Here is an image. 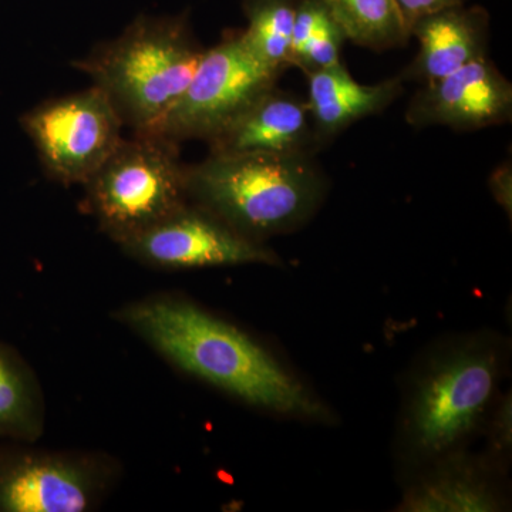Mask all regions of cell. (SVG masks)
I'll use <instances>...</instances> for the list:
<instances>
[{
	"label": "cell",
	"instance_id": "obj_15",
	"mask_svg": "<svg viewBox=\"0 0 512 512\" xmlns=\"http://www.w3.org/2000/svg\"><path fill=\"white\" fill-rule=\"evenodd\" d=\"M299 0H244L248 26L239 33L256 62L281 76L292 66V35Z\"/></svg>",
	"mask_w": 512,
	"mask_h": 512
},
{
	"label": "cell",
	"instance_id": "obj_20",
	"mask_svg": "<svg viewBox=\"0 0 512 512\" xmlns=\"http://www.w3.org/2000/svg\"><path fill=\"white\" fill-rule=\"evenodd\" d=\"M491 194L493 198L498 202V205L503 207V210L507 212L508 217L511 218L512 214V167L511 161H504L503 164L498 165L497 168L491 174L490 181Z\"/></svg>",
	"mask_w": 512,
	"mask_h": 512
},
{
	"label": "cell",
	"instance_id": "obj_11",
	"mask_svg": "<svg viewBox=\"0 0 512 512\" xmlns=\"http://www.w3.org/2000/svg\"><path fill=\"white\" fill-rule=\"evenodd\" d=\"M99 480L92 467L60 456H25L0 473V511L83 512Z\"/></svg>",
	"mask_w": 512,
	"mask_h": 512
},
{
	"label": "cell",
	"instance_id": "obj_2",
	"mask_svg": "<svg viewBox=\"0 0 512 512\" xmlns=\"http://www.w3.org/2000/svg\"><path fill=\"white\" fill-rule=\"evenodd\" d=\"M205 49L187 16H138L72 66L109 97L134 134H157L197 72Z\"/></svg>",
	"mask_w": 512,
	"mask_h": 512
},
{
	"label": "cell",
	"instance_id": "obj_17",
	"mask_svg": "<svg viewBox=\"0 0 512 512\" xmlns=\"http://www.w3.org/2000/svg\"><path fill=\"white\" fill-rule=\"evenodd\" d=\"M39 429L32 383L23 367L0 346V434L33 437Z\"/></svg>",
	"mask_w": 512,
	"mask_h": 512
},
{
	"label": "cell",
	"instance_id": "obj_8",
	"mask_svg": "<svg viewBox=\"0 0 512 512\" xmlns=\"http://www.w3.org/2000/svg\"><path fill=\"white\" fill-rule=\"evenodd\" d=\"M121 247L144 264L173 271L281 264L278 255L261 241L241 234L211 211L188 202Z\"/></svg>",
	"mask_w": 512,
	"mask_h": 512
},
{
	"label": "cell",
	"instance_id": "obj_13",
	"mask_svg": "<svg viewBox=\"0 0 512 512\" xmlns=\"http://www.w3.org/2000/svg\"><path fill=\"white\" fill-rule=\"evenodd\" d=\"M306 76V103L320 146L356 121L382 113L404 92L400 77L372 86L357 83L343 63Z\"/></svg>",
	"mask_w": 512,
	"mask_h": 512
},
{
	"label": "cell",
	"instance_id": "obj_14",
	"mask_svg": "<svg viewBox=\"0 0 512 512\" xmlns=\"http://www.w3.org/2000/svg\"><path fill=\"white\" fill-rule=\"evenodd\" d=\"M498 495L476 464L458 457L414 484L400 504L404 512H490Z\"/></svg>",
	"mask_w": 512,
	"mask_h": 512
},
{
	"label": "cell",
	"instance_id": "obj_9",
	"mask_svg": "<svg viewBox=\"0 0 512 512\" xmlns=\"http://www.w3.org/2000/svg\"><path fill=\"white\" fill-rule=\"evenodd\" d=\"M511 117V83L488 57L421 84L406 111V121L414 128L443 126L457 131L501 126Z\"/></svg>",
	"mask_w": 512,
	"mask_h": 512
},
{
	"label": "cell",
	"instance_id": "obj_16",
	"mask_svg": "<svg viewBox=\"0 0 512 512\" xmlns=\"http://www.w3.org/2000/svg\"><path fill=\"white\" fill-rule=\"evenodd\" d=\"M346 39L370 50L393 49L410 39L396 0H320Z\"/></svg>",
	"mask_w": 512,
	"mask_h": 512
},
{
	"label": "cell",
	"instance_id": "obj_3",
	"mask_svg": "<svg viewBox=\"0 0 512 512\" xmlns=\"http://www.w3.org/2000/svg\"><path fill=\"white\" fill-rule=\"evenodd\" d=\"M312 157L210 153L187 167L188 200L256 241L291 231L325 197Z\"/></svg>",
	"mask_w": 512,
	"mask_h": 512
},
{
	"label": "cell",
	"instance_id": "obj_6",
	"mask_svg": "<svg viewBox=\"0 0 512 512\" xmlns=\"http://www.w3.org/2000/svg\"><path fill=\"white\" fill-rule=\"evenodd\" d=\"M47 175L86 184L123 141L124 123L99 87L37 104L20 117Z\"/></svg>",
	"mask_w": 512,
	"mask_h": 512
},
{
	"label": "cell",
	"instance_id": "obj_19",
	"mask_svg": "<svg viewBox=\"0 0 512 512\" xmlns=\"http://www.w3.org/2000/svg\"><path fill=\"white\" fill-rule=\"evenodd\" d=\"M466 2L467 0H396V5L404 25L410 33L413 23L423 18V16L431 15V13L439 12V10L453 8V6L464 5Z\"/></svg>",
	"mask_w": 512,
	"mask_h": 512
},
{
	"label": "cell",
	"instance_id": "obj_5",
	"mask_svg": "<svg viewBox=\"0 0 512 512\" xmlns=\"http://www.w3.org/2000/svg\"><path fill=\"white\" fill-rule=\"evenodd\" d=\"M500 376V356L468 345L441 356L421 377L407 416V440L416 456L446 454L476 429Z\"/></svg>",
	"mask_w": 512,
	"mask_h": 512
},
{
	"label": "cell",
	"instance_id": "obj_10",
	"mask_svg": "<svg viewBox=\"0 0 512 512\" xmlns=\"http://www.w3.org/2000/svg\"><path fill=\"white\" fill-rule=\"evenodd\" d=\"M208 144L212 154L271 156H313L322 147L308 103L276 86Z\"/></svg>",
	"mask_w": 512,
	"mask_h": 512
},
{
	"label": "cell",
	"instance_id": "obj_18",
	"mask_svg": "<svg viewBox=\"0 0 512 512\" xmlns=\"http://www.w3.org/2000/svg\"><path fill=\"white\" fill-rule=\"evenodd\" d=\"M346 36L332 15L319 26L292 55V66L311 74L340 62V50Z\"/></svg>",
	"mask_w": 512,
	"mask_h": 512
},
{
	"label": "cell",
	"instance_id": "obj_7",
	"mask_svg": "<svg viewBox=\"0 0 512 512\" xmlns=\"http://www.w3.org/2000/svg\"><path fill=\"white\" fill-rule=\"evenodd\" d=\"M278 79V74L256 62L239 33H232L217 46L205 49L191 83L165 117L157 136L178 144L185 140L208 143L275 87Z\"/></svg>",
	"mask_w": 512,
	"mask_h": 512
},
{
	"label": "cell",
	"instance_id": "obj_1",
	"mask_svg": "<svg viewBox=\"0 0 512 512\" xmlns=\"http://www.w3.org/2000/svg\"><path fill=\"white\" fill-rule=\"evenodd\" d=\"M150 346L183 372L269 412L328 421L325 406L268 350L194 303L158 298L120 313Z\"/></svg>",
	"mask_w": 512,
	"mask_h": 512
},
{
	"label": "cell",
	"instance_id": "obj_12",
	"mask_svg": "<svg viewBox=\"0 0 512 512\" xmlns=\"http://www.w3.org/2000/svg\"><path fill=\"white\" fill-rule=\"evenodd\" d=\"M488 33L490 16L480 6H453L423 16L410 28V36L419 40V55L400 79L431 83L487 57Z\"/></svg>",
	"mask_w": 512,
	"mask_h": 512
},
{
	"label": "cell",
	"instance_id": "obj_4",
	"mask_svg": "<svg viewBox=\"0 0 512 512\" xmlns=\"http://www.w3.org/2000/svg\"><path fill=\"white\" fill-rule=\"evenodd\" d=\"M84 188L87 210L121 245L187 204V165L170 138L134 134L123 138Z\"/></svg>",
	"mask_w": 512,
	"mask_h": 512
},
{
	"label": "cell",
	"instance_id": "obj_21",
	"mask_svg": "<svg viewBox=\"0 0 512 512\" xmlns=\"http://www.w3.org/2000/svg\"><path fill=\"white\" fill-rule=\"evenodd\" d=\"M493 441L498 448L504 451L511 446V396L501 403L494 419Z\"/></svg>",
	"mask_w": 512,
	"mask_h": 512
}]
</instances>
